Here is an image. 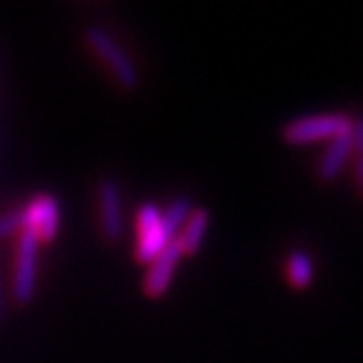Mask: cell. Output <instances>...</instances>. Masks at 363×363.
I'll return each instance as SVG.
<instances>
[{
    "label": "cell",
    "mask_w": 363,
    "mask_h": 363,
    "mask_svg": "<svg viewBox=\"0 0 363 363\" xmlns=\"http://www.w3.org/2000/svg\"><path fill=\"white\" fill-rule=\"evenodd\" d=\"M99 216L101 230L109 242H116L121 236V194L116 182L107 180L99 188Z\"/></svg>",
    "instance_id": "cell-7"
},
{
    "label": "cell",
    "mask_w": 363,
    "mask_h": 363,
    "mask_svg": "<svg viewBox=\"0 0 363 363\" xmlns=\"http://www.w3.org/2000/svg\"><path fill=\"white\" fill-rule=\"evenodd\" d=\"M87 40H89L91 49L101 57V61L109 67V71L116 75L123 89H135L138 87L140 77H138L135 67L131 63L130 57L123 52V49L109 37V33H105L99 26H89L87 28Z\"/></svg>",
    "instance_id": "cell-3"
},
{
    "label": "cell",
    "mask_w": 363,
    "mask_h": 363,
    "mask_svg": "<svg viewBox=\"0 0 363 363\" xmlns=\"http://www.w3.org/2000/svg\"><path fill=\"white\" fill-rule=\"evenodd\" d=\"M351 142H353V150L357 152V156L363 157V117L351 125Z\"/></svg>",
    "instance_id": "cell-13"
},
{
    "label": "cell",
    "mask_w": 363,
    "mask_h": 363,
    "mask_svg": "<svg viewBox=\"0 0 363 363\" xmlns=\"http://www.w3.org/2000/svg\"><path fill=\"white\" fill-rule=\"evenodd\" d=\"M355 172H357V184H359V190L363 192V157L357 160V169H355Z\"/></svg>",
    "instance_id": "cell-14"
},
{
    "label": "cell",
    "mask_w": 363,
    "mask_h": 363,
    "mask_svg": "<svg viewBox=\"0 0 363 363\" xmlns=\"http://www.w3.org/2000/svg\"><path fill=\"white\" fill-rule=\"evenodd\" d=\"M353 121L343 113H323L295 119L283 130V138L291 145H307V143L335 140L341 133L351 130Z\"/></svg>",
    "instance_id": "cell-1"
},
{
    "label": "cell",
    "mask_w": 363,
    "mask_h": 363,
    "mask_svg": "<svg viewBox=\"0 0 363 363\" xmlns=\"http://www.w3.org/2000/svg\"><path fill=\"white\" fill-rule=\"evenodd\" d=\"M23 212V230L35 234L39 242H49L59 230V204L49 194H40L28 202Z\"/></svg>",
    "instance_id": "cell-5"
},
{
    "label": "cell",
    "mask_w": 363,
    "mask_h": 363,
    "mask_svg": "<svg viewBox=\"0 0 363 363\" xmlns=\"http://www.w3.org/2000/svg\"><path fill=\"white\" fill-rule=\"evenodd\" d=\"M353 152V142H351V130L341 133L339 138L331 140V145L327 147V152L319 162V168L317 174L323 182H333L337 178L339 174L343 172L345 164H347V157Z\"/></svg>",
    "instance_id": "cell-8"
},
{
    "label": "cell",
    "mask_w": 363,
    "mask_h": 363,
    "mask_svg": "<svg viewBox=\"0 0 363 363\" xmlns=\"http://www.w3.org/2000/svg\"><path fill=\"white\" fill-rule=\"evenodd\" d=\"M190 212H192V206H190V202L188 200H176V202H172L168 208V212L164 214V228L168 230V234L176 240V236L182 230V226H184V222L188 220V216H190Z\"/></svg>",
    "instance_id": "cell-11"
},
{
    "label": "cell",
    "mask_w": 363,
    "mask_h": 363,
    "mask_svg": "<svg viewBox=\"0 0 363 363\" xmlns=\"http://www.w3.org/2000/svg\"><path fill=\"white\" fill-rule=\"evenodd\" d=\"M37 250L39 238L35 234L23 230L16 248V262H14L13 293L18 303H28L35 295V279H37Z\"/></svg>",
    "instance_id": "cell-4"
},
{
    "label": "cell",
    "mask_w": 363,
    "mask_h": 363,
    "mask_svg": "<svg viewBox=\"0 0 363 363\" xmlns=\"http://www.w3.org/2000/svg\"><path fill=\"white\" fill-rule=\"evenodd\" d=\"M135 228H138L135 257L140 262H152L169 242H174V238L164 228V214L156 204H143L140 208Z\"/></svg>",
    "instance_id": "cell-2"
},
{
    "label": "cell",
    "mask_w": 363,
    "mask_h": 363,
    "mask_svg": "<svg viewBox=\"0 0 363 363\" xmlns=\"http://www.w3.org/2000/svg\"><path fill=\"white\" fill-rule=\"evenodd\" d=\"M182 255L184 252H182L180 245L174 240L150 262V271H147L145 281H143V291H145L147 297H162L168 291Z\"/></svg>",
    "instance_id": "cell-6"
},
{
    "label": "cell",
    "mask_w": 363,
    "mask_h": 363,
    "mask_svg": "<svg viewBox=\"0 0 363 363\" xmlns=\"http://www.w3.org/2000/svg\"><path fill=\"white\" fill-rule=\"evenodd\" d=\"M23 230V212H13V214H4L0 216V238H6L9 234Z\"/></svg>",
    "instance_id": "cell-12"
},
{
    "label": "cell",
    "mask_w": 363,
    "mask_h": 363,
    "mask_svg": "<svg viewBox=\"0 0 363 363\" xmlns=\"http://www.w3.org/2000/svg\"><path fill=\"white\" fill-rule=\"evenodd\" d=\"M313 260L303 250H293L286 259V279L295 289H307L313 283Z\"/></svg>",
    "instance_id": "cell-10"
},
{
    "label": "cell",
    "mask_w": 363,
    "mask_h": 363,
    "mask_svg": "<svg viewBox=\"0 0 363 363\" xmlns=\"http://www.w3.org/2000/svg\"><path fill=\"white\" fill-rule=\"evenodd\" d=\"M208 228V212L204 208H198V210H192L188 220L184 222L182 230L176 236V242L180 245L182 252L184 255H192L196 252L202 240H204V234H206Z\"/></svg>",
    "instance_id": "cell-9"
}]
</instances>
